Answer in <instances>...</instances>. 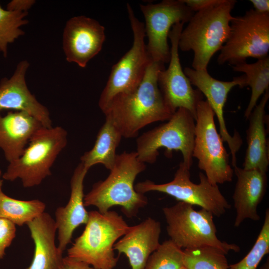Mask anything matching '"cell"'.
<instances>
[{
	"label": "cell",
	"mask_w": 269,
	"mask_h": 269,
	"mask_svg": "<svg viewBox=\"0 0 269 269\" xmlns=\"http://www.w3.org/2000/svg\"><path fill=\"white\" fill-rule=\"evenodd\" d=\"M164 64L152 60L138 86L134 91L114 98L104 112L126 138H135L148 125L168 121L173 114L166 105L157 83Z\"/></svg>",
	"instance_id": "obj_1"
},
{
	"label": "cell",
	"mask_w": 269,
	"mask_h": 269,
	"mask_svg": "<svg viewBox=\"0 0 269 269\" xmlns=\"http://www.w3.org/2000/svg\"><path fill=\"white\" fill-rule=\"evenodd\" d=\"M145 168V163L138 159L135 151L117 154L108 176L94 183L85 195V206H95L99 212L105 213L119 206L127 217L136 216L148 203L147 197L136 192L134 185L136 176Z\"/></svg>",
	"instance_id": "obj_2"
},
{
	"label": "cell",
	"mask_w": 269,
	"mask_h": 269,
	"mask_svg": "<svg viewBox=\"0 0 269 269\" xmlns=\"http://www.w3.org/2000/svg\"><path fill=\"white\" fill-rule=\"evenodd\" d=\"M237 1L222 0L212 7L195 12L182 29L178 48L182 51L192 50V69L206 70L213 56L220 50L230 31L231 11Z\"/></svg>",
	"instance_id": "obj_3"
},
{
	"label": "cell",
	"mask_w": 269,
	"mask_h": 269,
	"mask_svg": "<svg viewBox=\"0 0 269 269\" xmlns=\"http://www.w3.org/2000/svg\"><path fill=\"white\" fill-rule=\"evenodd\" d=\"M85 229L67 250V256L85 262L94 269H114L119 260L115 257V244L129 226L122 216L114 211L101 213L89 212Z\"/></svg>",
	"instance_id": "obj_4"
},
{
	"label": "cell",
	"mask_w": 269,
	"mask_h": 269,
	"mask_svg": "<svg viewBox=\"0 0 269 269\" xmlns=\"http://www.w3.org/2000/svg\"><path fill=\"white\" fill-rule=\"evenodd\" d=\"M67 132L62 127H42L33 135L21 156L9 163L3 179H19L22 186L40 185L51 174V168L67 144Z\"/></svg>",
	"instance_id": "obj_5"
},
{
	"label": "cell",
	"mask_w": 269,
	"mask_h": 269,
	"mask_svg": "<svg viewBox=\"0 0 269 269\" xmlns=\"http://www.w3.org/2000/svg\"><path fill=\"white\" fill-rule=\"evenodd\" d=\"M162 211L170 240L180 248L212 247L226 254L240 251L237 245L222 241L217 237L213 215L205 209L196 210L193 205L179 201L163 207Z\"/></svg>",
	"instance_id": "obj_6"
},
{
	"label": "cell",
	"mask_w": 269,
	"mask_h": 269,
	"mask_svg": "<svg viewBox=\"0 0 269 269\" xmlns=\"http://www.w3.org/2000/svg\"><path fill=\"white\" fill-rule=\"evenodd\" d=\"M167 121L137 138V158L143 163L151 164L156 161L161 148L165 149L167 156H171L173 151H180L182 163L190 169L193 163L195 119L189 111L181 108Z\"/></svg>",
	"instance_id": "obj_7"
},
{
	"label": "cell",
	"mask_w": 269,
	"mask_h": 269,
	"mask_svg": "<svg viewBox=\"0 0 269 269\" xmlns=\"http://www.w3.org/2000/svg\"><path fill=\"white\" fill-rule=\"evenodd\" d=\"M214 113L206 100H201L196 109L193 157L213 185L232 180L234 170L221 136L217 132Z\"/></svg>",
	"instance_id": "obj_8"
},
{
	"label": "cell",
	"mask_w": 269,
	"mask_h": 269,
	"mask_svg": "<svg viewBox=\"0 0 269 269\" xmlns=\"http://www.w3.org/2000/svg\"><path fill=\"white\" fill-rule=\"evenodd\" d=\"M229 37L220 50L218 63L234 66L251 57H267L269 51V13L250 9L242 16H233Z\"/></svg>",
	"instance_id": "obj_9"
},
{
	"label": "cell",
	"mask_w": 269,
	"mask_h": 269,
	"mask_svg": "<svg viewBox=\"0 0 269 269\" xmlns=\"http://www.w3.org/2000/svg\"><path fill=\"white\" fill-rule=\"evenodd\" d=\"M127 8L133 33V43L112 68L98 102L103 113L117 95L131 92L138 86L151 61L144 42V24L137 18L129 3H127Z\"/></svg>",
	"instance_id": "obj_10"
},
{
	"label": "cell",
	"mask_w": 269,
	"mask_h": 269,
	"mask_svg": "<svg viewBox=\"0 0 269 269\" xmlns=\"http://www.w3.org/2000/svg\"><path fill=\"white\" fill-rule=\"evenodd\" d=\"M190 169L181 162L171 181L156 184L146 180L137 183L134 189L143 194L150 191L165 193L178 201L199 206L217 217L225 214L231 206L218 185L211 184L201 172L199 174V183H193L190 179Z\"/></svg>",
	"instance_id": "obj_11"
},
{
	"label": "cell",
	"mask_w": 269,
	"mask_h": 269,
	"mask_svg": "<svg viewBox=\"0 0 269 269\" xmlns=\"http://www.w3.org/2000/svg\"><path fill=\"white\" fill-rule=\"evenodd\" d=\"M140 8L145 19L146 49L151 60L164 64L169 63L170 51L167 38L170 28L177 23L188 22L194 12L182 0L140 4Z\"/></svg>",
	"instance_id": "obj_12"
},
{
	"label": "cell",
	"mask_w": 269,
	"mask_h": 269,
	"mask_svg": "<svg viewBox=\"0 0 269 269\" xmlns=\"http://www.w3.org/2000/svg\"><path fill=\"white\" fill-rule=\"evenodd\" d=\"M184 24H174L169 32L171 43L169 65L166 69L159 72L157 83L166 105L173 113L179 108H184L190 112L195 120L197 106L203 95L198 89L193 88L181 65L178 41Z\"/></svg>",
	"instance_id": "obj_13"
},
{
	"label": "cell",
	"mask_w": 269,
	"mask_h": 269,
	"mask_svg": "<svg viewBox=\"0 0 269 269\" xmlns=\"http://www.w3.org/2000/svg\"><path fill=\"white\" fill-rule=\"evenodd\" d=\"M183 71L192 85L196 86L206 97V101L216 115L220 128L219 134L223 142L228 145L232 156V164L235 167L237 165L236 154L242 145V140L236 131L233 136L228 132L224 117V108L228 94L233 87L246 86L244 74L234 77L231 81H223L212 77L207 70H196L185 67Z\"/></svg>",
	"instance_id": "obj_14"
},
{
	"label": "cell",
	"mask_w": 269,
	"mask_h": 269,
	"mask_svg": "<svg viewBox=\"0 0 269 269\" xmlns=\"http://www.w3.org/2000/svg\"><path fill=\"white\" fill-rule=\"evenodd\" d=\"M105 28L93 18L80 15L66 23L62 36V47L68 62L86 67L101 50L105 40Z\"/></svg>",
	"instance_id": "obj_15"
},
{
	"label": "cell",
	"mask_w": 269,
	"mask_h": 269,
	"mask_svg": "<svg viewBox=\"0 0 269 269\" xmlns=\"http://www.w3.org/2000/svg\"><path fill=\"white\" fill-rule=\"evenodd\" d=\"M27 60L20 61L12 76L0 81V112L3 110L24 112L37 119L45 128L52 127L48 109L31 93L26 84Z\"/></svg>",
	"instance_id": "obj_16"
},
{
	"label": "cell",
	"mask_w": 269,
	"mask_h": 269,
	"mask_svg": "<svg viewBox=\"0 0 269 269\" xmlns=\"http://www.w3.org/2000/svg\"><path fill=\"white\" fill-rule=\"evenodd\" d=\"M80 162L74 170L70 180V196L65 206L58 207L55 212L58 234V248L63 253L71 242L73 232L77 228L86 224L89 212L84 202V181L88 171Z\"/></svg>",
	"instance_id": "obj_17"
},
{
	"label": "cell",
	"mask_w": 269,
	"mask_h": 269,
	"mask_svg": "<svg viewBox=\"0 0 269 269\" xmlns=\"http://www.w3.org/2000/svg\"><path fill=\"white\" fill-rule=\"evenodd\" d=\"M161 225L149 217L140 223L129 226L126 233L114 245L119 254L128 258L131 269H144L150 255L160 245Z\"/></svg>",
	"instance_id": "obj_18"
},
{
	"label": "cell",
	"mask_w": 269,
	"mask_h": 269,
	"mask_svg": "<svg viewBox=\"0 0 269 269\" xmlns=\"http://www.w3.org/2000/svg\"><path fill=\"white\" fill-rule=\"evenodd\" d=\"M234 167L237 178L233 195L236 212L234 226L238 227L246 219L260 220L257 208L266 191L267 176V173L258 169Z\"/></svg>",
	"instance_id": "obj_19"
},
{
	"label": "cell",
	"mask_w": 269,
	"mask_h": 269,
	"mask_svg": "<svg viewBox=\"0 0 269 269\" xmlns=\"http://www.w3.org/2000/svg\"><path fill=\"white\" fill-rule=\"evenodd\" d=\"M43 126L33 116L21 111L0 112V149L9 162L19 158L33 135Z\"/></svg>",
	"instance_id": "obj_20"
},
{
	"label": "cell",
	"mask_w": 269,
	"mask_h": 269,
	"mask_svg": "<svg viewBox=\"0 0 269 269\" xmlns=\"http://www.w3.org/2000/svg\"><path fill=\"white\" fill-rule=\"evenodd\" d=\"M34 245L33 257L26 269H59L63 253L56 245L57 227L55 220L43 212L26 224Z\"/></svg>",
	"instance_id": "obj_21"
},
{
	"label": "cell",
	"mask_w": 269,
	"mask_h": 269,
	"mask_svg": "<svg viewBox=\"0 0 269 269\" xmlns=\"http://www.w3.org/2000/svg\"><path fill=\"white\" fill-rule=\"evenodd\" d=\"M269 99V89L263 94L260 103L255 106L250 116L247 130V148L243 169H256L267 173L269 165L268 142L265 123V107Z\"/></svg>",
	"instance_id": "obj_22"
},
{
	"label": "cell",
	"mask_w": 269,
	"mask_h": 269,
	"mask_svg": "<svg viewBox=\"0 0 269 269\" xmlns=\"http://www.w3.org/2000/svg\"><path fill=\"white\" fill-rule=\"evenodd\" d=\"M123 137L111 120L106 118L99 130L93 147L80 157V162L88 170L93 166L103 164L110 170L113 167L117 154L116 149Z\"/></svg>",
	"instance_id": "obj_23"
},
{
	"label": "cell",
	"mask_w": 269,
	"mask_h": 269,
	"mask_svg": "<svg viewBox=\"0 0 269 269\" xmlns=\"http://www.w3.org/2000/svg\"><path fill=\"white\" fill-rule=\"evenodd\" d=\"M0 179V218L22 226L45 212V204L39 199L22 200L8 196L2 190Z\"/></svg>",
	"instance_id": "obj_24"
},
{
	"label": "cell",
	"mask_w": 269,
	"mask_h": 269,
	"mask_svg": "<svg viewBox=\"0 0 269 269\" xmlns=\"http://www.w3.org/2000/svg\"><path fill=\"white\" fill-rule=\"evenodd\" d=\"M234 71L245 73L246 86L251 88V96L245 112L248 119L260 97L269 88V57L258 59L254 63L246 62L232 66Z\"/></svg>",
	"instance_id": "obj_25"
},
{
	"label": "cell",
	"mask_w": 269,
	"mask_h": 269,
	"mask_svg": "<svg viewBox=\"0 0 269 269\" xmlns=\"http://www.w3.org/2000/svg\"><path fill=\"white\" fill-rule=\"evenodd\" d=\"M226 254L212 247L183 250V265L187 269H229Z\"/></svg>",
	"instance_id": "obj_26"
},
{
	"label": "cell",
	"mask_w": 269,
	"mask_h": 269,
	"mask_svg": "<svg viewBox=\"0 0 269 269\" xmlns=\"http://www.w3.org/2000/svg\"><path fill=\"white\" fill-rule=\"evenodd\" d=\"M27 14L4 9L0 5V51L5 58L8 45L24 34L21 27L28 22L25 18Z\"/></svg>",
	"instance_id": "obj_27"
},
{
	"label": "cell",
	"mask_w": 269,
	"mask_h": 269,
	"mask_svg": "<svg viewBox=\"0 0 269 269\" xmlns=\"http://www.w3.org/2000/svg\"><path fill=\"white\" fill-rule=\"evenodd\" d=\"M183 266V250L169 239L150 255L144 269H178Z\"/></svg>",
	"instance_id": "obj_28"
},
{
	"label": "cell",
	"mask_w": 269,
	"mask_h": 269,
	"mask_svg": "<svg viewBox=\"0 0 269 269\" xmlns=\"http://www.w3.org/2000/svg\"><path fill=\"white\" fill-rule=\"evenodd\" d=\"M269 253V210L257 239L248 254L240 262L229 266V269H256L263 257Z\"/></svg>",
	"instance_id": "obj_29"
},
{
	"label": "cell",
	"mask_w": 269,
	"mask_h": 269,
	"mask_svg": "<svg viewBox=\"0 0 269 269\" xmlns=\"http://www.w3.org/2000/svg\"><path fill=\"white\" fill-rule=\"evenodd\" d=\"M15 225L6 219L0 218V260L5 255V251L15 237Z\"/></svg>",
	"instance_id": "obj_30"
},
{
	"label": "cell",
	"mask_w": 269,
	"mask_h": 269,
	"mask_svg": "<svg viewBox=\"0 0 269 269\" xmlns=\"http://www.w3.org/2000/svg\"><path fill=\"white\" fill-rule=\"evenodd\" d=\"M182 0L194 13L214 6L222 1V0Z\"/></svg>",
	"instance_id": "obj_31"
},
{
	"label": "cell",
	"mask_w": 269,
	"mask_h": 269,
	"mask_svg": "<svg viewBox=\"0 0 269 269\" xmlns=\"http://www.w3.org/2000/svg\"><path fill=\"white\" fill-rule=\"evenodd\" d=\"M35 1L33 0H12L9 2L6 6V9L18 12H27Z\"/></svg>",
	"instance_id": "obj_32"
},
{
	"label": "cell",
	"mask_w": 269,
	"mask_h": 269,
	"mask_svg": "<svg viewBox=\"0 0 269 269\" xmlns=\"http://www.w3.org/2000/svg\"><path fill=\"white\" fill-rule=\"evenodd\" d=\"M59 269H94L90 265L68 256L63 257Z\"/></svg>",
	"instance_id": "obj_33"
},
{
	"label": "cell",
	"mask_w": 269,
	"mask_h": 269,
	"mask_svg": "<svg viewBox=\"0 0 269 269\" xmlns=\"http://www.w3.org/2000/svg\"><path fill=\"white\" fill-rule=\"evenodd\" d=\"M256 11L259 13H269V0H250Z\"/></svg>",
	"instance_id": "obj_34"
},
{
	"label": "cell",
	"mask_w": 269,
	"mask_h": 269,
	"mask_svg": "<svg viewBox=\"0 0 269 269\" xmlns=\"http://www.w3.org/2000/svg\"><path fill=\"white\" fill-rule=\"evenodd\" d=\"M260 269H269V258L266 263L261 267Z\"/></svg>",
	"instance_id": "obj_35"
},
{
	"label": "cell",
	"mask_w": 269,
	"mask_h": 269,
	"mask_svg": "<svg viewBox=\"0 0 269 269\" xmlns=\"http://www.w3.org/2000/svg\"><path fill=\"white\" fill-rule=\"evenodd\" d=\"M178 269H187L185 267L183 266V267H181V268H179Z\"/></svg>",
	"instance_id": "obj_36"
},
{
	"label": "cell",
	"mask_w": 269,
	"mask_h": 269,
	"mask_svg": "<svg viewBox=\"0 0 269 269\" xmlns=\"http://www.w3.org/2000/svg\"><path fill=\"white\" fill-rule=\"evenodd\" d=\"M2 176V173H1V170L0 169V177Z\"/></svg>",
	"instance_id": "obj_37"
}]
</instances>
